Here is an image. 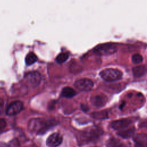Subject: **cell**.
I'll return each instance as SVG.
<instances>
[{
	"instance_id": "18",
	"label": "cell",
	"mask_w": 147,
	"mask_h": 147,
	"mask_svg": "<svg viewBox=\"0 0 147 147\" xmlns=\"http://www.w3.org/2000/svg\"><path fill=\"white\" fill-rule=\"evenodd\" d=\"M131 60H132V62L134 64H137L141 63L142 61L143 57L141 55L136 53V54H134L132 56Z\"/></svg>"
},
{
	"instance_id": "4",
	"label": "cell",
	"mask_w": 147,
	"mask_h": 147,
	"mask_svg": "<svg viewBox=\"0 0 147 147\" xmlns=\"http://www.w3.org/2000/svg\"><path fill=\"white\" fill-rule=\"evenodd\" d=\"M41 75L37 71H30L25 75L24 79L26 82L32 87L37 86L41 81Z\"/></svg>"
},
{
	"instance_id": "5",
	"label": "cell",
	"mask_w": 147,
	"mask_h": 147,
	"mask_svg": "<svg viewBox=\"0 0 147 147\" xmlns=\"http://www.w3.org/2000/svg\"><path fill=\"white\" fill-rule=\"evenodd\" d=\"M74 86L80 91H88L92 89L94 86V83L89 79L83 78L77 80L74 83Z\"/></svg>"
},
{
	"instance_id": "9",
	"label": "cell",
	"mask_w": 147,
	"mask_h": 147,
	"mask_svg": "<svg viewBox=\"0 0 147 147\" xmlns=\"http://www.w3.org/2000/svg\"><path fill=\"white\" fill-rule=\"evenodd\" d=\"M134 147H147V134L140 133L134 137Z\"/></svg>"
},
{
	"instance_id": "14",
	"label": "cell",
	"mask_w": 147,
	"mask_h": 147,
	"mask_svg": "<svg viewBox=\"0 0 147 147\" xmlns=\"http://www.w3.org/2000/svg\"><path fill=\"white\" fill-rule=\"evenodd\" d=\"M61 94L65 98H72L76 95V92L72 88L65 87L62 90Z\"/></svg>"
},
{
	"instance_id": "16",
	"label": "cell",
	"mask_w": 147,
	"mask_h": 147,
	"mask_svg": "<svg viewBox=\"0 0 147 147\" xmlns=\"http://www.w3.org/2000/svg\"><path fill=\"white\" fill-rule=\"evenodd\" d=\"M69 57L68 52H61L59 53L56 58V61L59 63H62L65 61Z\"/></svg>"
},
{
	"instance_id": "19",
	"label": "cell",
	"mask_w": 147,
	"mask_h": 147,
	"mask_svg": "<svg viewBox=\"0 0 147 147\" xmlns=\"http://www.w3.org/2000/svg\"><path fill=\"white\" fill-rule=\"evenodd\" d=\"M9 146V147H20V143L17 141V140H13L10 142Z\"/></svg>"
},
{
	"instance_id": "15",
	"label": "cell",
	"mask_w": 147,
	"mask_h": 147,
	"mask_svg": "<svg viewBox=\"0 0 147 147\" xmlns=\"http://www.w3.org/2000/svg\"><path fill=\"white\" fill-rule=\"evenodd\" d=\"M37 57L36 55L33 52H30L26 56L25 62L27 65H29L33 64L34 62H36L37 61Z\"/></svg>"
},
{
	"instance_id": "8",
	"label": "cell",
	"mask_w": 147,
	"mask_h": 147,
	"mask_svg": "<svg viewBox=\"0 0 147 147\" xmlns=\"http://www.w3.org/2000/svg\"><path fill=\"white\" fill-rule=\"evenodd\" d=\"M131 123V121L129 119H122L111 122V126L115 130H123Z\"/></svg>"
},
{
	"instance_id": "20",
	"label": "cell",
	"mask_w": 147,
	"mask_h": 147,
	"mask_svg": "<svg viewBox=\"0 0 147 147\" xmlns=\"http://www.w3.org/2000/svg\"><path fill=\"white\" fill-rule=\"evenodd\" d=\"M6 126V122L4 119H0V131L3 130Z\"/></svg>"
},
{
	"instance_id": "22",
	"label": "cell",
	"mask_w": 147,
	"mask_h": 147,
	"mask_svg": "<svg viewBox=\"0 0 147 147\" xmlns=\"http://www.w3.org/2000/svg\"><path fill=\"white\" fill-rule=\"evenodd\" d=\"M30 147H36L35 145H32V146H30Z\"/></svg>"
},
{
	"instance_id": "2",
	"label": "cell",
	"mask_w": 147,
	"mask_h": 147,
	"mask_svg": "<svg viewBox=\"0 0 147 147\" xmlns=\"http://www.w3.org/2000/svg\"><path fill=\"white\" fill-rule=\"evenodd\" d=\"M118 50V47L112 44H103L95 47L93 52L97 55L106 56L115 53Z\"/></svg>"
},
{
	"instance_id": "17",
	"label": "cell",
	"mask_w": 147,
	"mask_h": 147,
	"mask_svg": "<svg viewBox=\"0 0 147 147\" xmlns=\"http://www.w3.org/2000/svg\"><path fill=\"white\" fill-rule=\"evenodd\" d=\"M92 117L96 119H105L108 118V114L107 111H103L100 112H95L92 114Z\"/></svg>"
},
{
	"instance_id": "6",
	"label": "cell",
	"mask_w": 147,
	"mask_h": 147,
	"mask_svg": "<svg viewBox=\"0 0 147 147\" xmlns=\"http://www.w3.org/2000/svg\"><path fill=\"white\" fill-rule=\"evenodd\" d=\"M23 107V103L21 101H14L9 105L6 109V114L9 115H16L21 111Z\"/></svg>"
},
{
	"instance_id": "21",
	"label": "cell",
	"mask_w": 147,
	"mask_h": 147,
	"mask_svg": "<svg viewBox=\"0 0 147 147\" xmlns=\"http://www.w3.org/2000/svg\"><path fill=\"white\" fill-rule=\"evenodd\" d=\"M140 126L141 127H147V121H145L144 122H142V123H141Z\"/></svg>"
},
{
	"instance_id": "1",
	"label": "cell",
	"mask_w": 147,
	"mask_h": 147,
	"mask_svg": "<svg viewBox=\"0 0 147 147\" xmlns=\"http://www.w3.org/2000/svg\"><path fill=\"white\" fill-rule=\"evenodd\" d=\"M99 75L105 81L114 82L121 79L123 74L120 70L117 69L106 68L101 71Z\"/></svg>"
},
{
	"instance_id": "12",
	"label": "cell",
	"mask_w": 147,
	"mask_h": 147,
	"mask_svg": "<svg viewBox=\"0 0 147 147\" xmlns=\"http://www.w3.org/2000/svg\"><path fill=\"white\" fill-rule=\"evenodd\" d=\"M134 128H129L125 130H119L117 134L121 137L123 138H128L131 137L134 135Z\"/></svg>"
},
{
	"instance_id": "13",
	"label": "cell",
	"mask_w": 147,
	"mask_h": 147,
	"mask_svg": "<svg viewBox=\"0 0 147 147\" xmlns=\"http://www.w3.org/2000/svg\"><path fill=\"white\" fill-rule=\"evenodd\" d=\"M107 147H127L126 145L121 142L116 138H110L107 142Z\"/></svg>"
},
{
	"instance_id": "11",
	"label": "cell",
	"mask_w": 147,
	"mask_h": 147,
	"mask_svg": "<svg viewBox=\"0 0 147 147\" xmlns=\"http://www.w3.org/2000/svg\"><path fill=\"white\" fill-rule=\"evenodd\" d=\"M133 74L134 77L140 78L144 76L147 72V68L144 65H139L133 68Z\"/></svg>"
},
{
	"instance_id": "10",
	"label": "cell",
	"mask_w": 147,
	"mask_h": 147,
	"mask_svg": "<svg viewBox=\"0 0 147 147\" xmlns=\"http://www.w3.org/2000/svg\"><path fill=\"white\" fill-rule=\"evenodd\" d=\"M91 102L95 106L102 107L105 105L107 103V98L103 94L96 95L91 98Z\"/></svg>"
},
{
	"instance_id": "7",
	"label": "cell",
	"mask_w": 147,
	"mask_h": 147,
	"mask_svg": "<svg viewBox=\"0 0 147 147\" xmlns=\"http://www.w3.org/2000/svg\"><path fill=\"white\" fill-rule=\"evenodd\" d=\"M62 141V136L59 133H54L48 137L46 144L49 147H57L60 145Z\"/></svg>"
},
{
	"instance_id": "3",
	"label": "cell",
	"mask_w": 147,
	"mask_h": 147,
	"mask_svg": "<svg viewBox=\"0 0 147 147\" xmlns=\"http://www.w3.org/2000/svg\"><path fill=\"white\" fill-rule=\"evenodd\" d=\"M29 128L37 134H43L48 127L49 125L40 119H33L29 121Z\"/></svg>"
}]
</instances>
